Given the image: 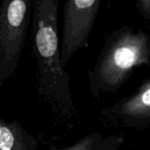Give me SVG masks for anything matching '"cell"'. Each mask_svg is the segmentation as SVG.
Here are the masks:
<instances>
[{
	"label": "cell",
	"instance_id": "obj_1",
	"mask_svg": "<svg viewBox=\"0 0 150 150\" xmlns=\"http://www.w3.org/2000/svg\"><path fill=\"white\" fill-rule=\"evenodd\" d=\"M58 0L33 3V49L36 57L38 93L66 116L75 114L69 75L62 65L58 38Z\"/></svg>",
	"mask_w": 150,
	"mask_h": 150
},
{
	"label": "cell",
	"instance_id": "obj_2",
	"mask_svg": "<svg viewBox=\"0 0 150 150\" xmlns=\"http://www.w3.org/2000/svg\"><path fill=\"white\" fill-rule=\"evenodd\" d=\"M150 65V35L142 29L122 25L107 37L88 80L93 98L117 92L135 68Z\"/></svg>",
	"mask_w": 150,
	"mask_h": 150
},
{
	"label": "cell",
	"instance_id": "obj_3",
	"mask_svg": "<svg viewBox=\"0 0 150 150\" xmlns=\"http://www.w3.org/2000/svg\"><path fill=\"white\" fill-rule=\"evenodd\" d=\"M33 0H3L0 5V87L16 70L25 44Z\"/></svg>",
	"mask_w": 150,
	"mask_h": 150
},
{
	"label": "cell",
	"instance_id": "obj_4",
	"mask_svg": "<svg viewBox=\"0 0 150 150\" xmlns=\"http://www.w3.org/2000/svg\"><path fill=\"white\" fill-rule=\"evenodd\" d=\"M100 4V0H69L64 4L60 47L64 69L74 54L88 45Z\"/></svg>",
	"mask_w": 150,
	"mask_h": 150
},
{
	"label": "cell",
	"instance_id": "obj_5",
	"mask_svg": "<svg viewBox=\"0 0 150 150\" xmlns=\"http://www.w3.org/2000/svg\"><path fill=\"white\" fill-rule=\"evenodd\" d=\"M105 113L126 127L145 129L150 127V78L134 93L112 105Z\"/></svg>",
	"mask_w": 150,
	"mask_h": 150
},
{
	"label": "cell",
	"instance_id": "obj_6",
	"mask_svg": "<svg viewBox=\"0 0 150 150\" xmlns=\"http://www.w3.org/2000/svg\"><path fill=\"white\" fill-rule=\"evenodd\" d=\"M38 141L30 135L17 121H1L0 150H35Z\"/></svg>",
	"mask_w": 150,
	"mask_h": 150
},
{
	"label": "cell",
	"instance_id": "obj_7",
	"mask_svg": "<svg viewBox=\"0 0 150 150\" xmlns=\"http://www.w3.org/2000/svg\"><path fill=\"white\" fill-rule=\"evenodd\" d=\"M124 142L125 138L123 135L112 134L105 137L102 134L94 132L62 150H119Z\"/></svg>",
	"mask_w": 150,
	"mask_h": 150
},
{
	"label": "cell",
	"instance_id": "obj_8",
	"mask_svg": "<svg viewBox=\"0 0 150 150\" xmlns=\"http://www.w3.org/2000/svg\"><path fill=\"white\" fill-rule=\"evenodd\" d=\"M136 7L142 17L150 23V0H139L136 2Z\"/></svg>",
	"mask_w": 150,
	"mask_h": 150
},
{
	"label": "cell",
	"instance_id": "obj_9",
	"mask_svg": "<svg viewBox=\"0 0 150 150\" xmlns=\"http://www.w3.org/2000/svg\"><path fill=\"white\" fill-rule=\"evenodd\" d=\"M1 121H2V120H0V124H1Z\"/></svg>",
	"mask_w": 150,
	"mask_h": 150
}]
</instances>
